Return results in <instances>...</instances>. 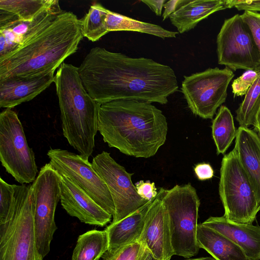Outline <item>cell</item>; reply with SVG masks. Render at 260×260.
Wrapping results in <instances>:
<instances>
[{"mask_svg":"<svg viewBox=\"0 0 260 260\" xmlns=\"http://www.w3.org/2000/svg\"><path fill=\"white\" fill-rule=\"evenodd\" d=\"M78 72L86 90L100 104L124 100L164 105L179 87L170 66L100 47L90 49Z\"/></svg>","mask_w":260,"mask_h":260,"instance_id":"cell-1","label":"cell"},{"mask_svg":"<svg viewBox=\"0 0 260 260\" xmlns=\"http://www.w3.org/2000/svg\"><path fill=\"white\" fill-rule=\"evenodd\" d=\"M202 224L236 243L250 260H260V226L234 223L224 216L210 217Z\"/></svg>","mask_w":260,"mask_h":260,"instance_id":"cell-17","label":"cell"},{"mask_svg":"<svg viewBox=\"0 0 260 260\" xmlns=\"http://www.w3.org/2000/svg\"><path fill=\"white\" fill-rule=\"evenodd\" d=\"M0 160L21 184L33 182L38 173L35 154L26 141L16 113L7 108L0 114Z\"/></svg>","mask_w":260,"mask_h":260,"instance_id":"cell-8","label":"cell"},{"mask_svg":"<svg viewBox=\"0 0 260 260\" xmlns=\"http://www.w3.org/2000/svg\"><path fill=\"white\" fill-rule=\"evenodd\" d=\"M105 22L109 32L133 31L153 35L163 39L175 38L178 34V31L169 30L159 25L137 20L109 10Z\"/></svg>","mask_w":260,"mask_h":260,"instance_id":"cell-22","label":"cell"},{"mask_svg":"<svg viewBox=\"0 0 260 260\" xmlns=\"http://www.w3.org/2000/svg\"><path fill=\"white\" fill-rule=\"evenodd\" d=\"M241 16L249 28L260 55V13L245 11Z\"/></svg>","mask_w":260,"mask_h":260,"instance_id":"cell-30","label":"cell"},{"mask_svg":"<svg viewBox=\"0 0 260 260\" xmlns=\"http://www.w3.org/2000/svg\"><path fill=\"white\" fill-rule=\"evenodd\" d=\"M138 194L143 199L149 201L154 199L158 194L154 182L149 180H140L135 184Z\"/></svg>","mask_w":260,"mask_h":260,"instance_id":"cell-31","label":"cell"},{"mask_svg":"<svg viewBox=\"0 0 260 260\" xmlns=\"http://www.w3.org/2000/svg\"><path fill=\"white\" fill-rule=\"evenodd\" d=\"M47 155L56 171L71 179L103 209L114 215L115 208L109 188L88 160L60 148L50 149Z\"/></svg>","mask_w":260,"mask_h":260,"instance_id":"cell-12","label":"cell"},{"mask_svg":"<svg viewBox=\"0 0 260 260\" xmlns=\"http://www.w3.org/2000/svg\"><path fill=\"white\" fill-rule=\"evenodd\" d=\"M225 6L226 9L235 7L239 11L260 12V1L225 0Z\"/></svg>","mask_w":260,"mask_h":260,"instance_id":"cell-32","label":"cell"},{"mask_svg":"<svg viewBox=\"0 0 260 260\" xmlns=\"http://www.w3.org/2000/svg\"><path fill=\"white\" fill-rule=\"evenodd\" d=\"M58 1L0 0V10L13 15L18 20L31 21Z\"/></svg>","mask_w":260,"mask_h":260,"instance_id":"cell-25","label":"cell"},{"mask_svg":"<svg viewBox=\"0 0 260 260\" xmlns=\"http://www.w3.org/2000/svg\"><path fill=\"white\" fill-rule=\"evenodd\" d=\"M194 172L198 179L201 181L210 179L214 175L213 169L208 163H200L196 165L194 167Z\"/></svg>","mask_w":260,"mask_h":260,"instance_id":"cell-33","label":"cell"},{"mask_svg":"<svg viewBox=\"0 0 260 260\" xmlns=\"http://www.w3.org/2000/svg\"><path fill=\"white\" fill-rule=\"evenodd\" d=\"M160 188L145 217L139 240L158 260H170L175 255L171 242L169 219L161 200Z\"/></svg>","mask_w":260,"mask_h":260,"instance_id":"cell-14","label":"cell"},{"mask_svg":"<svg viewBox=\"0 0 260 260\" xmlns=\"http://www.w3.org/2000/svg\"><path fill=\"white\" fill-rule=\"evenodd\" d=\"M60 179L59 173L49 162L41 168L31 185L36 242L43 258L50 252V243L57 229L54 216L60 199Z\"/></svg>","mask_w":260,"mask_h":260,"instance_id":"cell-9","label":"cell"},{"mask_svg":"<svg viewBox=\"0 0 260 260\" xmlns=\"http://www.w3.org/2000/svg\"><path fill=\"white\" fill-rule=\"evenodd\" d=\"M31 185L0 224V260H43L37 245Z\"/></svg>","mask_w":260,"mask_h":260,"instance_id":"cell-7","label":"cell"},{"mask_svg":"<svg viewBox=\"0 0 260 260\" xmlns=\"http://www.w3.org/2000/svg\"><path fill=\"white\" fill-rule=\"evenodd\" d=\"M225 9V0H182L169 18L178 33L183 34L194 28L211 14Z\"/></svg>","mask_w":260,"mask_h":260,"instance_id":"cell-20","label":"cell"},{"mask_svg":"<svg viewBox=\"0 0 260 260\" xmlns=\"http://www.w3.org/2000/svg\"><path fill=\"white\" fill-rule=\"evenodd\" d=\"M253 126L254 127V130L257 132V134L260 138V108L256 115L255 123Z\"/></svg>","mask_w":260,"mask_h":260,"instance_id":"cell-37","label":"cell"},{"mask_svg":"<svg viewBox=\"0 0 260 260\" xmlns=\"http://www.w3.org/2000/svg\"><path fill=\"white\" fill-rule=\"evenodd\" d=\"M197 238L200 248L216 260H250L238 245L202 223L198 225Z\"/></svg>","mask_w":260,"mask_h":260,"instance_id":"cell-21","label":"cell"},{"mask_svg":"<svg viewBox=\"0 0 260 260\" xmlns=\"http://www.w3.org/2000/svg\"><path fill=\"white\" fill-rule=\"evenodd\" d=\"M83 37L80 19L72 12L63 11L0 57V79L55 71L77 51Z\"/></svg>","mask_w":260,"mask_h":260,"instance_id":"cell-3","label":"cell"},{"mask_svg":"<svg viewBox=\"0 0 260 260\" xmlns=\"http://www.w3.org/2000/svg\"><path fill=\"white\" fill-rule=\"evenodd\" d=\"M142 247H143V246H142ZM140 251L139 252L136 253L134 254L133 255H132V257L129 258V260H136L137 257H138V255H139V253H140Z\"/></svg>","mask_w":260,"mask_h":260,"instance_id":"cell-39","label":"cell"},{"mask_svg":"<svg viewBox=\"0 0 260 260\" xmlns=\"http://www.w3.org/2000/svg\"><path fill=\"white\" fill-rule=\"evenodd\" d=\"M91 164L112 196L115 208L112 223L120 220L148 202L138 194L132 180L134 173L127 172L109 152L103 151L98 154Z\"/></svg>","mask_w":260,"mask_h":260,"instance_id":"cell-13","label":"cell"},{"mask_svg":"<svg viewBox=\"0 0 260 260\" xmlns=\"http://www.w3.org/2000/svg\"><path fill=\"white\" fill-rule=\"evenodd\" d=\"M136 260H158L154 257L150 250L144 245Z\"/></svg>","mask_w":260,"mask_h":260,"instance_id":"cell-36","label":"cell"},{"mask_svg":"<svg viewBox=\"0 0 260 260\" xmlns=\"http://www.w3.org/2000/svg\"><path fill=\"white\" fill-rule=\"evenodd\" d=\"M168 126L152 103L116 100L101 104L98 130L110 147L135 157L154 156L166 140Z\"/></svg>","mask_w":260,"mask_h":260,"instance_id":"cell-2","label":"cell"},{"mask_svg":"<svg viewBox=\"0 0 260 260\" xmlns=\"http://www.w3.org/2000/svg\"><path fill=\"white\" fill-rule=\"evenodd\" d=\"M161 198L169 216L175 255L186 258L196 255L200 249L197 233L200 205L196 189L190 183L163 188Z\"/></svg>","mask_w":260,"mask_h":260,"instance_id":"cell-5","label":"cell"},{"mask_svg":"<svg viewBox=\"0 0 260 260\" xmlns=\"http://www.w3.org/2000/svg\"><path fill=\"white\" fill-rule=\"evenodd\" d=\"M154 200L148 201L136 211L107 227L105 230L109 239L107 251H113L139 241L144 226L146 214Z\"/></svg>","mask_w":260,"mask_h":260,"instance_id":"cell-19","label":"cell"},{"mask_svg":"<svg viewBox=\"0 0 260 260\" xmlns=\"http://www.w3.org/2000/svg\"><path fill=\"white\" fill-rule=\"evenodd\" d=\"M234 76L233 71L226 67L209 68L184 76L181 91L192 113L203 119H212L225 102Z\"/></svg>","mask_w":260,"mask_h":260,"instance_id":"cell-10","label":"cell"},{"mask_svg":"<svg viewBox=\"0 0 260 260\" xmlns=\"http://www.w3.org/2000/svg\"><path fill=\"white\" fill-rule=\"evenodd\" d=\"M54 72L0 79V107L12 109L32 100L54 82Z\"/></svg>","mask_w":260,"mask_h":260,"instance_id":"cell-16","label":"cell"},{"mask_svg":"<svg viewBox=\"0 0 260 260\" xmlns=\"http://www.w3.org/2000/svg\"><path fill=\"white\" fill-rule=\"evenodd\" d=\"M255 69L258 73L257 77L236 111V118L241 126H254L256 115L260 108V66Z\"/></svg>","mask_w":260,"mask_h":260,"instance_id":"cell-26","label":"cell"},{"mask_svg":"<svg viewBox=\"0 0 260 260\" xmlns=\"http://www.w3.org/2000/svg\"><path fill=\"white\" fill-rule=\"evenodd\" d=\"M63 135L69 144L88 160L94 146L101 104L86 90L78 67L63 62L54 76Z\"/></svg>","mask_w":260,"mask_h":260,"instance_id":"cell-4","label":"cell"},{"mask_svg":"<svg viewBox=\"0 0 260 260\" xmlns=\"http://www.w3.org/2000/svg\"><path fill=\"white\" fill-rule=\"evenodd\" d=\"M218 63L232 71L255 70L260 55L251 32L241 15L225 19L217 36Z\"/></svg>","mask_w":260,"mask_h":260,"instance_id":"cell-11","label":"cell"},{"mask_svg":"<svg viewBox=\"0 0 260 260\" xmlns=\"http://www.w3.org/2000/svg\"><path fill=\"white\" fill-rule=\"evenodd\" d=\"M182 2V0H171L165 3L164 6L165 10L162 14L163 20L169 17L177 9Z\"/></svg>","mask_w":260,"mask_h":260,"instance_id":"cell-35","label":"cell"},{"mask_svg":"<svg viewBox=\"0 0 260 260\" xmlns=\"http://www.w3.org/2000/svg\"><path fill=\"white\" fill-rule=\"evenodd\" d=\"M219 194L224 217L239 224H252L260 210L254 190L233 149L222 159Z\"/></svg>","mask_w":260,"mask_h":260,"instance_id":"cell-6","label":"cell"},{"mask_svg":"<svg viewBox=\"0 0 260 260\" xmlns=\"http://www.w3.org/2000/svg\"><path fill=\"white\" fill-rule=\"evenodd\" d=\"M256 69L246 70L243 74L232 82V88L234 97L245 95L257 77Z\"/></svg>","mask_w":260,"mask_h":260,"instance_id":"cell-28","label":"cell"},{"mask_svg":"<svg viewBox=\"0 0 260 260\" xmlns=\"http://www.w3.org/2000/svg\"><path fill=\"white\" fill-rule=\"evenodd\" d=\"M166 0H141V2L146 5L157 16H161L162 9Z\"/></svg>","mask_w":260,"mask_h":260,"instance_id":"cell-34","label":"cell"},{"mask_svg":"<svg viewBox=\"0 0 260 260\" xmlns=\"http://www.w3.org/2000/svg\"><path fill=\"white\" fill-rule=\"evenodd\" d=\"M254 190L260 207V138L248 127L237 129L234 148Z\"/></svg>","mask_w":260,"mask_h":260,"instance_id":"cell-18","label":"cell"},{"mask_svg":"<svg viewBox=\"0 0 260 260\" xmlns=\"http://www.w3.org/2000/svg\"><path fill=\"white\" fill-rule=\"evenodd\" d=\"M212 138L216 147L217 154L224 153L236 138L237 129L231 111L221 106L211 125Z\"/></svg>","mask_w":260,"mask_h":260,"instance_id":"cell-24","label":"cell"},{"mask_svg":"<svg viewBox=\"0 0 260 260\" xmlns=\"http://www.w3.org/2000/svg\"><path fill=\"white\" fill-rule=\"evenodd\" d=\"M189 260H216V259H215L213 257H203L193 258V259H189Z\"/></svg>","mask_w":260,"mask_h":260,"instance_id":"cell-38","label":"cell"},{"mask_svg":"<svg viewBox=\"0 0 260 260\" xmlns=\"http://www.w3.org/2000/svg\"><path fill=\"white\" fill-rule=\"evenodd\" d=\"M142 246L141 242L137 241L113 251H107L103 256V260H129L132 255L141 250Z\"/></svg>","mask_w":260,"mask_h":260,"instance_id":"cell-29","label":"cell"},{"mask_svg":"<svg viewBox=\"0 0 260 260\" xmlns=\"http://www.w3.org/2000/svg\"><path fill=\"white\" fill-rule=\"evenodd\" d=\"M60 176V200L68 214L82 222L100 226H105L111 221L112 214L103 209L71 179Z\"/></svg>","mask_w":260,"mask_h":260,"instance_id":"cell-15","label":"cell"},{"mask_svg":"<svg viewBox=\"0 0 260 260\" xmlns=\"http://www.w3.org/2000/svg\"><path fill=\"white\" fill-rule=\"evenodd\" d=\"M108 247V236L105 230L87 231L79 236L72 260H99Z\"/></svg>","mask_w":260,"mask_h":260,"instance_id":"cell-23","label":"cell"},{"mask_svg":"<svg viewBox=\"0 0 260 260\" xmlns=\"http://www.w3.org/2000/svg\"><path fill=\"white\" fill-rule=\"evenodd\" d=\"M108 10L99 3L93 4L90 7L88 12L80 19L84 37L95 42L109 32L105 22Z\"/></svg>","mask_w":260,"mask_h":260,"instance_id":"cell-27","label":"cell"}]
</instances>
